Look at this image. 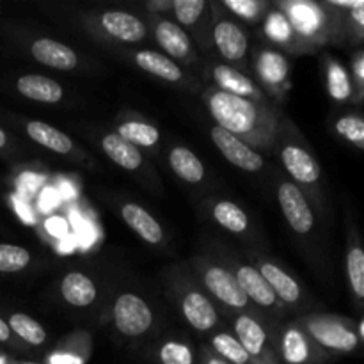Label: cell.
<instances>
[{
    "instance_id": "obj_30",
    "label": "cell",
    "mask_w": 364,
    "mask_h": 364,
    "mask_svg": "<svg viewBox=\"0 0 364 364\" xmlns=\"http://www.w3.org/2000/svg\"><path fill=\"white\" fill-rule=\"evenodd\" d=\"M213 219L223 230L230 233H245L249 230V217L233 201H219L213 206Z\"/></svg>"
},
{
    "instance_id": "obj_42",
    "label": "cell",
    "mask_w": 364,
    "mask_h": 364,
    "mask_svg": "<svg viewBox=\"0 0 364 364\" xmlns=\"http://www.w3.org/2000/svg\"><path fill=\"white\" fill-rule=\"evenodd\" d=\"M13 336H14V334L11 333L7 322L2 318V316H0V343H2V345L11 343V341H13Z\"/></svg>"
},
{
    "instance_id": "obj_21",
    "label": "cell",
    "mask_w": 364,
    "mask_h": 364,
    "mask_svg": "<svg viewBox=\"0 0 364 364\" xmlns=\"http://www.w3.org/2000/svg\"><path fill=\"white\" fill-rule=\"evenodd\" d=\"M259 272L265 277V281L269 283V287L272 288V291L276 294V297L281 302H287V304H297L301 301V284L290 276V274L284 272L281 267L274 265L270 262H263L259 267Z\"/></svg>"
},
{
    "instance_id": "obj_16",
    "label": "cell",
    "mask_w": 364,
    "mask_h": 364,
    "mask_svg": "<svg viewBox=\"0 0 364 364\" xmlns=\"http://www.w3.org/2000/svg\"><path fill=\"white\" fill-rule=\"evenodd\" d=\"M23 98L39 103H59L64 98L63 85L43 75H23L14 84Z\"/></svg>"
},
{
    "instance_id": "obj_17",
    "label": "cell",
    "mask_w": 364,
    "mask_h": 364,
    "mask_svg": "<svg viewBox=\"0 0 364 364\" xmlns=\"http://www.w3.org/2000/svg\"><path fill=\"white\" fill-rule=\"evenodd\" d=\"M121 217L124 223L132 228L134 233H137L148 244L156 245L164 240V230L159 224V220L144 210L142 206L135 205V203H127L121 208Z\"/></svg>"
},
{
    "instance_id": "obj_26",
    "label": "cell",
    "mask_w": 364,
    "mask_h": 364,
    "mask_svg": "<svg viewBox=\"0 0 364 364\" xmlns=\"http://www.w3.org/2000/svg\"><path fill=\"white\" fill-rule=\"evenodd\" d=\"M169 166L180 180L191 185H198L205 180V166L194 151L183 146H176L169 153Z\"/></svg>"
},
{
    "instance_id": "obj_8",
    "label": "cell",
    "mask_w": 364,
    "mask_h": 364,
    "mask_svg": "<svg viewBox=\"0 0 364 364\" xmlns=\"http://www.w3.org/2000/svg\"><path fill=\"white\" fill-rule=\"evenodd\" d=\"M345 267H347V281L352 302L358 311L364 313V245L354 224L348 228Z\"/></svg>"
},
{
    "instance_id": "obj_39",
    "label": "cell",
    "mask_w": 364,
    "mask_h": 364,
    "mask_svg": "<svg viewBox=\"0 0 364 364\" xmlns=\"http://www.w3.org/2000/svg\"><path fill=\"white\" fill-rule=\"evenodd\" d=\"M224 7L230 9L231 13L237 16L244 18L247 21L258 20L259 11H262V4L255 2V0H224Z\"/></svg>"
},
{
    "instance_id": "obj_31",
    "label": "cell",
    "mask_w": 364,
    "mask_h": 364,
    "mask_svg": "<svg viewBox=\"0 0 364 364\" xmlns=\"http://www.w3.org/2000/svg\"><path fill=\"white\" fill-rule=\"evenodd\" d=\"M117 135L134 144L135 148H153L160 141V132L153 124L142 123V121H127L119 124Z\"/></svg>"
},
{
    "instance_id": "obj_44",
    "label": "cell",
    "mask_w": 364,
    "mask_h": 364,
    "mask_svg": "<svg viewBox=\"0 0 364 364\" xmlns=\"http://www.w3.org/2000/svg\"><path fill=\"white\" fill-rule=\"evenodd\" d=\"M7 146H9V135H7L6 130L0 127V151L7 149Z\"/></svg>"
},
{
    "instance_id": "obj_11",
    "label": "cell",
    "mask_w": 364,
    "mask_h": 364,
    "mask_svg": "<svg viewBox=\"0 0 364 364\" xmlns=\"http://www.w3.org/2000/svg\"><path fill=\"white\" fill-rule=\"evenodd\" d=\"M235 277H237L238 284H240V288L244 290L245 297H247L249 301L255 302V304H258L259 308H265V309L281 308V301L276 297L272 288L269 287L265 277L262 276V272H259L256 267L240 265L237 269Z\"/></svg>"
},
{
    "instance_id": "obj_28",
    "label": "cell",
    "mask_w": 364,
    "mask_h": 364,
    "mask_svg": "<svg viewBox=\"0 0 364 364\" xmlns=\"http://www.w3.org/2000/svg\"><path fill=\"white\" fill-rule=\"evenodd\" d=\"M258 75L267 85L270 87H281L288 77V63L281 53L272 52V50H265L259 53L258 63Z\"/></svg>"
},
{
    "instance_id": "obj_25",
    "label": "cell",
    "mask_w": 364,
    "mask_h": 364,
    "mask_svg": "<svg viewBox=\"0 0 364 364\" xmlns=\"http://www.w3.org/2000/svg\"><path fill=\"white\" fill-rule=\"evenodd\" d=\"M135 64L146 73L162 78L166 82H173V84L183 78L181 68L173 59H169L164 53L155 52V50H141V52L135 53Z\"/></svg>"
},
{
    "instance_id": "obj_2",
    "label": "cell",
    "mask_w": 364,
    "mask_h": 364,
    "mask_svg": "<svg viewBox=\"0 0 364 364\" xmlns=\"http://www.w3.org/2000/svg\"><path fill=\"white\" fill-rule=\"evenodd\" d=\"M284 16L290 21L297 39L308 45H323L341 38L340 13L327 4L290 2L287 6Z\"/></svg>"
},
{
    "instance_id": "obj_20",
    "label": "cell",
    "mask_w": 364,
    "mask_h": 364,
    "mask_svg": "<svg viewBox=\"0 0 364 364\" xmlns=\"http://www.w3.org/2000/svg\"><path fill=\"white\" fill-rule=\"evenodd\" d=\"M213 80L219 85L220 91L228 92V95L240 96V98L262 100V92L258 91L255 82L238 70H235V68L226 66V64H219V66L213 68Z\"/></svg>"
},
{
    "instance_id": "obj_35",
    "label": "cell",
    "mask_w": 364,
    "mask_h": 364,
    "mask_svg": "<svg viewBox=\"0 0 364 364\" xmlns=\"http://www.w3.org/2000/svg\"><path fill=\"white\" fill-rule=\"evenodd\" d=\"M31 263V252L14 244H0V272L18 274Z\"/></svg>"
},
{
    "instance_id": "obj_41",
    "label": "cell",
    "mask_w": 364,
    "mask_h": 364,
    "mask_svg": "<svg viewBox=\"0 0 364 364\" xmlns=\"http://www.w3.org/2000/svg\"><path fill=\"white\" fill-rule=\"evenodd\" d=\"M46 228H48V231H52V235H55V237L64 235V231H66V224H64V220L55 219V217L46 223Z\"/></svg>"
},
{
    "instance_id": "obj_3",
    "label": "cell",
    "mask_w": 364,
    "mask_h": 364,
    "mask_svg": "<svg viewBox=\"0 0 364 364\" xmlns=\"http://www.w3.org/2000/svg\"><path fill=\"white\" fill-rule=\"evenodd\" d=\"M302 331L329 355L355 354L363 348L358 323L343 316L311 315L301 320Z\"/></svg>"
},
{
    "instance_id": "obj_33",
    "label": "cell",
    "mask_w": 364,
    "mask_h": 364,
    "mask_svg": "<svg viewBox=\"0 0 364 364\" xmlns=\"http://www.w3.org/2000/svg\"><path fill=\"white\" fill-rule=\"evenodd\" d=\"M212 347L213 350L219 354L220 359H224L230 364H255L252 363L251 355L245 352L242 347L240 341L235 336L228 333H219L212 338Z\"/></svg>"
},
{
    "instance_id": "obj_13",
    "label": "cell",
    "mask_w": 364,
    "mask_h": 364,
    "mask_svg": "<svg viewBox=\"0 0 364 364\" xmlns=\"http://www.w3.org/2000/svg\"><path fill=\"white\" fill-rule=\"evenodd\" d=\"M100 23L107 34L123 43H139L148 32L144 21L124 11H107L100 18Z\"/></svg>"
},
{
    "instance_id": "obj_40",
    "label": "cell",
    "mask_w": 364,
    "mask_h": 364,
    "mask_svg": "<svg viewBox=\"0 0 364 364\" xmlns=\"http://www.w3.org/2000/svg\"><path fill=\"white\" fill-rule=\"evenodd\" d=\"M352 82H354L355 89V100L354 102H364V52H359L354 55L352 60Z\"/></svg>"
},
{
    "instance_id": "obj_47",
    "label": "cell",
    "mask_w": 364,
    "mask_h": 364,
    "mask_svg": "<svg viewBox=\"0 0 364 364\" xmlns=\"http://www.w3.org/2000/svg\"><path fill=\"white\" fill-rule=\"evenodd\" d=\"M0 364H13V363H11L9 359L6 358V355H2V354H0Z\"/></svg>"
},
{
    "instance_id": "obj_46",
    "label": "cell",
    "mask_w": 364,
    "mask_h": 364,
    "mask_svg": "<svg viewBox=\"0 0 364 364\" xmlns=\"http://www.w3.org/2000/svg\"><path fill=\"white\" fill-rule=\"evenodd\" d=\"M358 333H359V340H361V345L364 347V316L361 322L358 323Z\"/></svg>"
},
{
    "instance_id": "obj_23",
    "label": "cell",
    "mask_w": 364,
    "mask_h": 364,
    "mask_svg": "<svg viewBox=\"0 0 364 364\" xmlns=\"http://www.w3.org/2000/svg\"><path fill=\"white\" fill-rule=\"evenodd\" d=\"M326 85L331 98L338 103H347L355 100L354 82H352L350 73L340 60L327 55L326 59Z\"/></svg>"
},
{
    "instance_id": "obj_48",
    "label": "cell",
    "mask_w": 364,
    "mask_h": 364,
    "mask_svg": "<svg viewBox=\"0 0 364 364\" xmlns=\"http://www.w3.org/2000/svg\"><path fill=\"white\" fill-rule=\"evenodd\" d=\"M13 364H39V363H31V361H23V363H13Z\"/></svg>"
},
{
    "instance_id": "obj_1",
    "label": "cell",
    "mask_w": 364,
    "mask_h": 364,
    "mask_svg": "<svg viewBox=\"0 0 364 364\" xmlns=\"http://www.w3.org/2000/svg\"><path fill=\"white\" fill-rule=\"evenodd\" d=\"M205 103L217 127L242 139L251 148L267 149L274 144L277 117L263 100L240 98L220 89H210L205 92Z\"/></svg>"
},
{
    "instance_id": "obj_5",
    "label": "cell",
    "mask_w": 364,
    "mask_h": 364,
    "mask_svg": "<svg viewBox=\"0 0 364 364\" xmlns=\"http://www.w3.org/2000/svg\"><path fill=\"white\" fill-rule=\"evenodd\" d=\"M277 199L284 219L297 235H309L315 228V213L301 188L291 181H283L277 188Z\"/></svg>"
},
{
    "instance_id": "obj_27",
    "label": "cell",
    "mask_w": 364,
    "mask_h": 364,
    "mask_svg": "<svg viewBox=\"0 0 364 364\" xmlns=\"http://www.w3.org/2000/svg\"><path fill=\"white\" fill-rule=\"evenodd\" d=\"M102 149L116 166L123 169L137 171L142 166V155L139 148H135L117 134H107L102 139Z\"/></svg>"
},
{
    "instance_id": "obj_22",
    "label": "cell",
    "mask_w": 364,
    "mask_h": 364,
    "mask_svg": "<svg viewBox=\"0 0 364 364\" xmlns=\"http://www.w3.org/2000/svg\"><path fill=\"white\" fill-rule=\"evenodd\" d=\"M155 39L164 52L176 59H187L192 52L188 36L178 23L169 20H160L155 27Z\"/></svg>"
},
{
    "instance_id": "obj_36",
    "label": "cell",
    "mask_w": 364,
    "mask_h": 364,
    "mask_svg": "<svg viewBox=\"0 0 364 364\" xmlns=\"http://www.w3.org/2000/svg\"><path fill=\"white\" fill-rule=\"evenodd\" d=\"M265 34L267 38L272 39L276 43H283V45H294L297 41L294 28H291L290 21L283 13H270L265 21Z\"/></svg>"
},
{
    "instance_id": "obj_10",
    "label": "cell",
    "mask_w": 364,
    "mask_h": 364,
    "mask_svg": "<svg viewBox=\"0 0 364 364\" xmlns=\"http://www.w3.org/2000/svg\"><path fill=\"white\" fill-rule=\"evenodd\" d=\"M281 160H283L284 169L288 171L291 178L297 183L308 185L313 187L322 178V171H320L318 162L315 156L308 151L306 148L299 144H287L281 151Z\"/></svg>"
},
{
    "instance_id": "obj_43",
    "label": "cell",
    "mask_w": 364,
    "mask_h": 364,
    "mask_svg": "<svg viewBox=\"0 0 364 364\" xmlns=\"http://www.w3.org/2000/svg\"><path fill=\"white\" fill-rule=\"evenodd\" d=\"M52 364H82L80 359L73 358V355H64V354H57L52 358Z\"/></svg>"
},
{
    "instance_id": "obj_15",
    "label": "cell",
    "mask_w": 364,
    "mask_h": 364,
    "mask_svg": "<svg viewBox=\"0 0 364 364\" xmlns=\"http://www.w3.org/2000/svg\"><path fill=\"white\" fill-rule=\"evenodd\" d=\"M181 313L185 320L191 323L192 329L199 333H208L217 326V311L210 299H206L201 291H187L181 299Z\"/></svg>"
},
{
    "instance_id": "obj_34",
    "label": "cell",
    "mask_w": 364,
    "mask_h": 364,
    "mask_svg": "<svg viewBox=\"0 0 364 364\" xmlns=\"http://www.w3.org/2000/svg\"><path fill=\"white\" fill-rule=\"evenodd\" d=\"M334 132L343 141L364 149V117L359 114H343L334 121Z\"/></svg>"
},
{
    "instance_id": "obj_9",
    "label": "cell",
    "mask_w": 364,
    "mask_h": 364,
    "mask_svg": "<svg viewBox=\"0 0 364 364\" xmlns=\"http://www.w3.org/2000/svg\"><path fill=\"white\" fill-rule=\"evenodd\" d=\"M203 281H205V287L208 288L210 294L219 299L223 304L233 309L247 308L249 299L245 297L235 274H231L228 269L217 265L206 267L205 272H203Z\"/></svg>"
},
{
    "instance_id": "obj_18",
    "label": "cell",
    "mask_w": 364,
    "mask_h": 364,
    "mask_svg": "<svg viewBox=\"0 0 364 364\" xmlns=\"http://www.w3.org/2000/svg\"><path fill=\"white\" fill-rule=\"evenodd\" d=\"M60 295L75 308H87L98 297L95 281L84 272H68L60 281Z\"/></svg>"
},
{
    "instance_id": "obj_29",
    "label": "cell",
    "mask_w": 364,
    "mask_h": 364,
    "mask_svg": "<svg viewBox=\"0 0 364 364\" xmlns=\"http://www.w3.org/2000/svg\"><path fill=\"white\" fill-rule=\"evenodd\" d=\"M7 326H9L11 333L16 338H20L25 343L32 345V347H39L46 341V331L45 327L39 322H36L34 318H31L25 313H11L9 320H7Z\"/></svg>"
},
{
    "instance_id": "obj_4",
    "label": "cell",
    "mask_w": 364,
    "mask_h": 364,
    "mask_svg": "<svg viewBox=\"0 0 364 364\" xmlns=\"http://www.w3.org/2000/svg\"><path fill=\"white\" fill-rule=\"evenodd\" d=\"M114 326L123 336L137 338L148 333L153 326V311L142 297L135 294H121L114 302Z\"/></svg>"
},
{
    "instance_id": "obj_38",
    "label": "cell",
    "mask_w": 364,
    "mask_h": 364,
    "mask_svg": "<svg viewBox=\"0 0 364 364\" xmlns=\"http://www.w3.org/2000/svg\"><path fill=\"white\" fill-rule=\"evenodd\" d=\"M159 359L162 364H194L191 347L181 341H166L160 347Z\"/></svg>"
},
{
    "instance_id": "obj_37",
    "label": "cell",
    "mask_w": 364,
    "mask_h": 364,
    "mask_svg": "<svg viewBox=\"0 0 364 364\" xmlns=\"http://www.w3.org/2000/svg\"><path fill=\"white\" fill-rule=\"evenodd\" d=\"M206 6L208 4L205 0H174L171 4L174 11V16L185 27H191V25H196V21L201 18V14L205 13Z\"/></svg>"
},
{
    "instance_id": "obj_6",
    "label": "cell",
    "mask_w": 364,
    "mask_h": 364,
    "mask_svg": "<svg viewBox=\"0 0 364 364\" xmlns=\"http://www.w3.org/2000/svg\"><path fill=\"white\" fill-rule=\"evenodd\" d=\"M210 137H212L213 144L217 146L220 155L228 162L233 164L235 167H238V169L247 171V173H258L265 166V160H263V156L255 148L245 144L242 139L235 137L233 134L226 132L224 128L215 124L212 128V132H210Z\"/></svg>"
},
{
    "instance_id": "obj_32",
    "label": "cell",
    "mask_w": 364,
    "mask_h": 364,
    "mask_svg": "<svg viewBox=\"0 0 364 364\" xmlns=\"http://www.w3.org/2000/svg\"><path fill=\"white\" fill-rule=\"evenodd\" d=\"M336 11V9H334ZM341 20V38L359 45L364 41V0H354L347 11H338Z\"/></svg>"
},
{
    "instance_id": "obj_45",
    "label": "cell",
    "mask_w": 364,
    "mask_h": 364,
    "mask_svg": "<svg viewBox=\"0 0 364 364\" xmlns=\"http://www.w3.org/2000/svg\"><path fill=\"white\" fill-rule=\"evenodd\" d=\"M205 364H230V363H226L224 359H220V358H215V355H206Z\"/></svg>"
},
{
    "instance_id": "obj_7",
    "label": "cell",
    "mask_w": 364,
    "mask_h": 364,
    "mask_svg": "<svg viewBox=\"0 0 364 364\" xmlns=\"http://www.w3.org/2000/svg\"><path fill=\"white\" fill-rule=\"evenodd\" d=\"M281 358L287 364H323L329 354L302 331V327L290 326L281 338Z\"/></svg>"
},
{
    "instance_id": "obj_14",
    "label": "cell",
    "mask_w": 364,
    "mask_h": 364,
    "mask_svg": "<svg viewBox=\"0 0 364 364\" xmlns=\"http://www.w3.org/2000/svg\"><path fill=\"white\" fill-rule=\"evenodd\" d=\"M213 43L220 55L228 60H242L249 48L245 32L230 20H220L213 25Z\"/></svg>"
},
{
    "instance_id": "obj_24",
    "label": "cell",
    "mask_w": 364,
    "mask_h": 364,
    "mask_svg": "<svg viewBox=\"0 0 364 364\" xmlns=\"http://www.w3.org/2000/svg\"><path fill=\"white\" fill-rule=\"evenodd\" d=\"M25 132L39 146L53 153H59V155H68L73 149V141L64 132L52 127V124L43 123V121H27Z\"/></svg>"
},
{
    "instance_id": "obj_19",
    "label": "cell",
    "mask_w": 364,
    "mask_h": 364,
    "mask_svg": "<svg viewBox=\"0 0 364 364\" xmlns=\"http://www.w3.org/2000/svg\"><path fill=\"white\" fill-rule=\"evenodd\" d=\"M237 340L245 348L251 359L265 358L267 352V333L256 318L251 315H238L233 323Z\"/></svg>"
},
{
    "instance_id": "obj_12",
    "label": "cell",
    "mask_w": 364,
    "mask_h": 364,
    "mask_svg": "<svg viewBox=\"0 0 364 364\" xmlns=\"http://www.w3.org/2000/svg\"><path fill=\"white\" fill-rule=\"evenodd\" d=\"M31 55L39 64L59 71H71L78 66V55L75 50L55 39L41 38L32 41Z\"/></svg>"
}]
</instances>
